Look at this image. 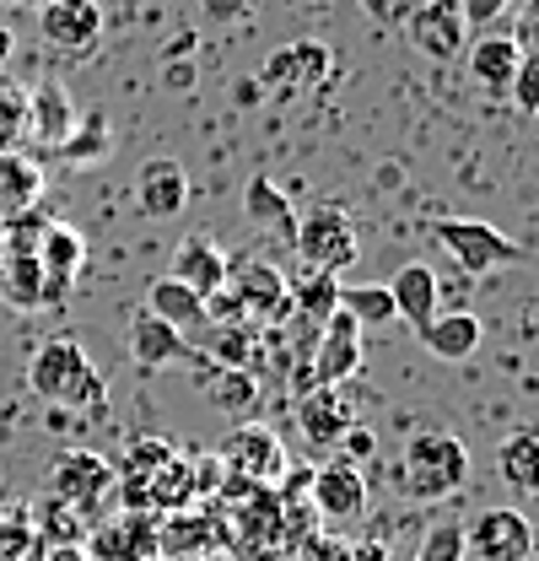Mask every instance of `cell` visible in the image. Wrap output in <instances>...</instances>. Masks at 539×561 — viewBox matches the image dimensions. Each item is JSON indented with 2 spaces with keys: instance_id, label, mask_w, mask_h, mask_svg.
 Masks as SVG:
<instances>
[{
  "instance_id": "obj_37",
  "label": "cell",
  "mask_w": 539,
  "mask_h": 561,
  "mask_svg": "<svg viewBox=\"0 0 539 561\" xmlns=\"http://www.w3.org/2000/svg\"><path fill=\"white\" fill-rule=\"evenodd\" d=\"M372 454H378V437H372V432H367V426L356 421V426H351V432L340 437V459H351V465H367Z\"/></svg>"
},
{
  "instance_id": "obj_2",
  "label": "cell",
  "mask_w": 539,
  "mask_h": 561,
  "mask_svg": "<svg viewBox=\"0 0 539 561\" xmlns=\"http://www.w3.org/2000/svg\"><path fill=\"white\" fill-rule=\"evenodd\" d=\"M27 389L55 400V405H76V411H108L103 394V373L87 362V351L76 346L70 335H55L33 351L27 362Z\"/></svg>"
},
{
  "instance_id": "obj_15",
  "label": "cell",
  "mask_w": 539,
  "mask_h": 561,
  "mask_svg": "<svg viewBox=\"0 0 539 561\" xmlns=\"http://www.w3.org/2000/svg\"><path fill=\"white\" fill-rule=\"evenodd\" d=\"M297 421H302V437L313 448H335L340 437L356 426V405H351V394L340 383H313V389H302Z\"/></svg>"
},
{
  "instance_id": "obj_34",
  "label": "cell",
  "mask_w": 539,
  "mask_h": 561,
  "mask_svg": "<svg viewBox=\"0 0 539 561\" xmlns=\"http://www.w3.org/2000/svg\"><path fill=\"white\" fill-rule=\"evenodd\" d=\"M507 11H513V0H459V16L470 33H491Z\"/></svg>"
},
{
  "instance_id": "obj_40",
  "label": "cell",
  "mask_w": 539,
  "mask_h": 561,
  "mask_svg": "<svg viewBox=\"0 0 539 561\" xmlns=\"http://www.w3.org/2000/svg\"><path fill=\"white\" fill-rule=\"evenodd\" d=\"M11 49H16V33H11V27H0V70L11 66Z\"/></svg>"
},
{
  "instance_id": "obj_35",
  "label": "cell",
  "mask_w": 539,
  "mask_h": 561,
  "mask_svg": "<svg viewBox=\"0 0 539 561\" xmlns=\"http://www.w3.org/2000/svg\"><path fill=\"white\" fill-rule=\"evenodd\" d=\"M507 92H513V103H518V108L535 119V114H539V60H529V55H524V60H518V76H513V87H507Z\"/></svg>"
},
{
  "instance_id": "obj_43",
  "label": "cell",
  "mask_w": 539,
  "mask_h": 561,
  "mask_svg": "<svg viewBox=\"0 0 539 561\" xmlns=\"http://www.w3.org/2000/svg\"><path fill=\"white\" fill-rule=\"evenodd\" d=\"M157 561H195V557H157Z\"/></svg>"
},
{
  "instance_id": "obj_19",
  "label": "cell",
  "mask_w": 539,
  "mask_h": 561,
  "mask_svg": "<svg viewBox=\"0 0 539 561\" xmlns=\"http://www.w3.org/2000/svg\"><path fill=\"white\" fill-rule=\"evenodd\" d=\"M22 130H33L38 140H49V146H60V140L76 130V103H70L66 81H38L27 98H22Z\"/></svg>"
},
{
  "instance_id": "obj_39",
  "label": "cell",
  "mask_w": 539,
  "mask_h": 561,
  "mask_svg": "<svg viewBox=\"0 0 539 561\" xmlns=\"http://www.w3.org/2000/svg\"><path fill=\"white\" fill-rule=\"evenodd\" d=\"M205 16H216V22H238V16H249V0H200Z\"/></svg>"
},
{
  "instance_id": "obj_32",
  "label": "cell",
  "mask_w": 539,
  "mask_h": 561,
  "mask_svg": "<svg viewBox=\"0 0 539 561\" xmlns=\"http://www.w3.org/2000/svg\"><path fill=\"white\" fill-rule=\"evenodd\" d=\"M114 146V136H108V114L98 108V114H87V119H76V130H70L55 151L66 157V162H92V157H103Z\"/></svg>"
},
{
  "instance_id": "obj_6",
  "label": "cell",
  "mask_w": 539,
  "mask_h": 561,
  "mask_svg": "<svg viewBox=\"0 0 539 561\" xmlns=\"http://www.w3.org/2000/svg\"><path fill=\"white\" fill-rule=\"evenodd\" d=\"M362 356H367V341H362V324L335 308L324 324H319V341H313V356H308V389L313 383H351L362 373Z\"/></svg>"
},
{
  "instance_id": "obj_30",
  "label": "cell",
  "mask_w": 539,
  "mask_h": 561,
  "mask_svg": "<svg viewBox=\"0 0 539 561\" xmlns=\"http://www.w3.org/2000/svg\"><path fill=\"white\" fill-rule=\"evenodd\" d=\"M340 308H345L362 330L394 324V297H389V286H340Z\"/></svg>"
},
{
  "instance_id": "obj_33",
  "label": "cell",
  "mask_w": 539,
  "mask_h": 561,
  "mask_svg": "<svg viewBox=\"0 0 539 561\" xmlns=\"http://www.w3.org/2000/svg\"><path fill=\"white\" fill-rule=\"evenodd\" d=\"M415 561H470V551H465V518H432V529L421 535Z\"/></svg>"
},
{
  "instance_id": "obj_13",
  "label": "cell",
  "mask_w": 539,
  "mask_h": 561,
  "mask_svg": "<svg viewBox=\"0 0 539 561\" xmlns=\"http://www.w3.org/2000/svg\"><path fill=\"white\" fill-rule=\"evenodd\" d=\"M38 33L60 55H87L103 38V0H49V5H38Z\"/></svg>"
},
{
  "instance_id": "obj_11",
  "label": "cell",
  "mask_w": 539,
  "mask_h": 561,
  "mask_svg": "<svg viewBox=\"0 0 539 561\" xmlns=\"http://www.w3.org/2000/svg\"><path fill=\"white\" fill-rule=\"evenodd\" d=\"M221 465L232 470V476H243L249 486H265V481H280L286 476V448H280V437L260 426V421H243L227 443H221Z\"/></svg>"
},
{
  "instance_id": "obj_44",
  "label": "cell",
  "mask_w": 539,
  "mask_h": 561,
  "mask_svg": "<svg viewBox=\"0 0 539 561\" xmlns=\"http://www.w3.org/2000/svg\"><path fill=\"white\" fill-rule=\"evenodd\" d=\"M524 5H535V0H524Z\"/></svg>"
},
{
  "instance_id": "obj_12",
  "label": "cell",
  "mask_w": 539,
  "mask_h": 561,
  "mask_svg": "<svg viewBox=\"0 0 539 561\" xmlns=\"http://www.w3.org/2000/svg\"><path fill=\"white\" fill-rule=\"evenodd\" d=\"M44 486H49L55 502H70V507L92 513V502H103V496L114 491V470H108L98 454H87V448H66V454L49 465Z\"/></svg>"
},
{
  "instance_id": "obj_25",
  "label": "cell",
  "mask_w": 539,
  "mask_h": 561,
  "mask_svg": "<svg viewBox=\"0 0 539 561\" xmlns=\"http://www.w3.org/2000/svg\"><path fill=\"white\" fill-rule=\"evenodd\" d=\"M496 476L518 496H539V426H518L496 448Z\"/></svg>"
},
{
  "instance_id": "obj_31",
  "label": "cell",
  "mask_w": 539,
  "mask_h": 561,
  "mask_svg": "<svg viewBox=\"0 0 539 561\" xmlns=\"http://www.w3.org/2000/svg\"><path fill=\"white\" fill-rule=\"evenodd\" d=\"M210 367H249L254 373V324H210Z\"/></svg>"
},
{
  "instance_id": "obj_5",
  "label": "cell",
  "mask_w": 539,
  "mask_h": 561,
  "mask_svg": "<svg viewBox=\"0 0 539 561\" xmlns=\"http://www.w3.org/2000/svg\"><path fill=\"white\" fill-rule=\"evenodd\" d=\"M227 291L238 297L243 319L260 330V324H286L291 319V280L280 276L270 260H227Z\"/></svg>"
},
{
  "instance_id": "obj_16",
  "label": "cell",
  "mask_w": 539,
  "mask_h": 561,
  "mask_svg": "<svg viewBox=\"0 0 539 561\" xmlns=\"http://www.w3.org/2000/svg\"><path fill=\"white\" fill-rule=\"evenodd\" d=\"M125 351H130V362L140 373H157V367H173V362H184V356H195V346L173 330V324H162L157 313H135L130 330H125Z\"/></svg>"
},
{
  "instance_id": "obj_20",
  "label": "cell",
  "mask_w": 539,
  "mask_h": 561,
  "mask_svg": "<svg viewBox=\"0 0 539 561\" xmlns=\"http://www.w3.org/2000/svg\"><path fill=\"white\" fill-rule=\"evenodd\" d=\"M518 60H524V49L507 33H474L470 49H465V66H470L474 87H485V92H507L513 76H518Z\"/></svg>"
},
{
  "instance_id": "obj_24",
  "label": "cell",
  "mask_w": 539,
  "mask_h": 561,
  "mask_svg": "<svg viewBox=\"0 0 539 561\" xmlns=\"http://www.w3.org/2000/svg\"><path fill=\"white\" fill-rule=\"evenodd\" d=\"M485 341V324L465 313V308H448V313H437L426 330H421V346L432 351L437 362H470L474 351Z\"/></svg>"
},
{
  "instance_id": "obj_18",
  "label": "cell",
  "mask_w": 539,
  "mask_h": 561,
  "mask_svg": "<svg viewBox=\"0 0 539 561\" xmlns=\"http://www.w3.org/2000/svg\"><path fill=\"white\" fill-rule=\"evenodd\" d=\"M335 70V55L324 38H297L265 60V87H319Z\"/></svg>"
},
{
  "instance_id": "obj_7",
  "label": "cell",
  "mask_w": 539,
  "mask_h": 561,
  "mask_svg": "<svg viewBox=\"0 0 539 561\" xmlns=\"http://www.w3.org/2000/svg\"><path fill=\"white\" fill-rule=\"evenodd\" d=\"M410 44L421 60H437V66H454L465 49H470V27L459 16V0H421L404 22Z\"/></svg>"
},
{
  "instance_id": "obj_28",
  "label": "cell",
  "mask_w": 539,
  "mask_h": 561,
  "mask_svg": "<svg viewBox=\"0 0 539 561\" xmlns=\"http://www.w3.org/2000/svg\"><path fill=\"white\" fill-rule=\"evenodd\" d=\"M38 195H44L38 162L5 151V157H0V216H27V210L38 206Z\"/></svg>"
},
{
  "instance_id": "obj_26",
  "label": "cell",
  "mask_w": 539,
  "mask_h": 561,
  "mask_svg": "<svg viewBox=\"0 0 539 561\" xmlns=\"http://www.w3.org/2000/svg\"><path fill=\"white\" fill-rule=\"evenodd\" d=\"M200 389H205V400H210L221 416H249V411L265 400L260 373H249V367H210Z\"/></svg>"
},
{
  "instance_id": "obj_17",
  "label": "cell",
  "mask_w": 539,
  "mask_h": 561,
  "mask_svg": "<svg viewBox=\"0 0 539 561\" xmlns=\"http://www.w3.org/2000/svg\"><path fill=\"white\" fill-rule=\"evenodd\" d=\"M227 260H232V254H221L205 232H190V238H179L173 271H168V276L179 280V286H190L195 297H210V291L227 286Z\"/></svg>"
},
{
  "instance_id": "obj_3",
  "label": "cell",
  "mask_w": 539,
  "mask_h": 561,
  "mask_svg": "<svg viewBox=\"0 0 539 561\" xmlns=\"http://www.w3.org/2000/svg\"><path fill=\"white\" fill-rule=\"evenodd\" d=\"M291 243H297V254H302V265H308V271H330V276L351 271V265L362 260L356 221H351V210L340 206V201H324V206L302 210V216H297Z\"/></svg>"
},
{
  "instance_id": "obj_38",
  "label": "cell",
  "mask_w": 539,
  "mask_h": 561,
  "mask_svg": "<svg viewBox=\"0 0 539 561\" xmlns=\"http://www.w3.org/2000/svg\"><path fill=\"white\" fill-rule=\"evenodd\" d=\"M513 38H518V49H524L529 60H539V0L535 5H524V22H518Z\"/></svg>"
},
{
  "instance_id": "obj_10",
  "label": "cell",
  "mask_w": 539,
  "mask_h": 561,
  "mask_svg": "<svg viewBox=\"0 0 539 561\" xmlns=\"http://www.w3.org/2000/svg\"><path fill=\"white\" fill-rule=\"evenodd\" d=\"M38 265H44V308H60L76 280H81V265H87V243L81 232L66 227V221H44L38 232Z\"/></svg>"
},
{
  "instance_id": "obj_8",
  "label": "cell",
  "mask_w": 539,
  "mask_h": 561,
  "mask_svg": "<svg viewBox=\"0 0 539 561\" xmlns=\"http://www.w3.org/2000/svg\"><path fill=\"white\" fill-rule=\"evenodd\" d=\"M313 507L330 529H345V524H362L367 518V476L362 465L351 459H330L324 470H313Z\"/></svg>"
},
{
  "instance_id": "obj_29",
  "label": "cell",
  "mask_w": 539,
  "mask_h": 561,
  "mask_svg": "<svg viewBox=\"0 0 539 561\" xmlns=\"http://www.w3.org/2000/svg\"><path fill=\"white\" fill-rule=\"evenodd\" d=\"M340 308V276H330V271H308V280L291 291V319L297 324H324L330 313Z\"/></svg>"
},
{
  "instance_id": "obj_14",
  "label": "cell",
  "mask_w": 539,
  "mask_h": 561,
  "mask_svg": "<svg viewBox=\"0 0 539 561\" xmlns=\"http://www.w3.org/2000/svg\"><path fill=\"white\" fill-rule=\"evenodd\" d=\"M135 206H140V216H151V221L184 216V206H190V173H184V162L179 157H151L135 173Z\"/></svg>"
},
{
  "instance_id": "obj_27",
  "label": "cell",
  "mask_w": 539,
  "mask_h": 561,
  "mask_svg": "<svg viewBox=\"0 0 539 561\" xmlns=\"http://www.w3.org/2000/svg\"><path fill=\"white\" fill-rule=\"evenodd\" d=\"M243 210H249V221H260V227L280 232V238L297 232V206L286 201V190H280L270 173H254V179L243 184Z\"/></svg>"
},
{
  "instance_id": "obj_42",
  "label": "cell",
  "mask_w": 539,
  "mask_h": 561,
  "mask_svg": "<svg viewBox=\"0 0 539 561\" xmlns=\"http://www.w3.org/2000/svg\"><path fill=\"white\" fill-rule=\"evenodd\" d=\"M524 561H539V535H535V546H529V557H524Z\"/></svg>"
},
{
  "instance_id": "obj_21",
  "label": "cell",
  "mask_w": 539,
  "mask_h": 561,
  "mask_svg": "<svg viewBox=\"0 0 539 561\" xmlns=\"http://www.w3.org/2000/svg\"><path fill=\"white\" fill-rule=\"evenodd\" d=\"M162 546H157V524L151 518H114L103 529H92V561H157Z\"/></svg>"
},
{
  "instance_id": "obj_22",
  "label": "cell",
  "mask_w": 539,
  "mask_h": 561,
  "mask_svg": "<svg viewBox=\"0 0 539 561\" xmlns=\"http://www.w3.org/2000/svg\"><path fill=\"white\" fill-rule=\"evenodd\" d=\"M389 297H394V319H404L415 335L437 319V297H443V286H437V271L432 265H404L400 276L389 280Z\"/></svg>"
},
{
  "instance_id": "obj_23",
  "label": "cell",
  "mask_w": 539,
  "mask_h": 561,
  "mask_svg": "<svg viewBox=\"0 0 539 561\" xmlns=\"http://www.w3.org/2000/svg\"><path fill=\"white\" fill-rule=\"evenodd\" d=\"M146 313H157L162 324H173L184 341L200 335V330H210V319H205V297H195L190 286H179L173 276H157L151 286H146Z\"/></svg>"
},
{
  "instance_id": "obj_36",
  "label": "cell",
  "mask_w": 539,
  "mask_h": 561,
  "mask_svg": "<svg viewBox=\"0 0 539 561\" xmlns=\"http://www.w3.org/2000/svg\"><path fill=\"white\" fill-rule=\"evenodd\" d=\"M356 5H362L378 27H404V22H410V11H415L421 0H356Z\"/></svg>"
},
{
  "instance_id": "obj_4",
  "label": "cell",
  "mask_w": 539,
  "mask_h": 561,
  "mask_svg": "<svg viewBox=\"0 0 539 561\" xmlns=\"http://www.w3.org/2000/svg\"><path fill=\"white\" fill-rule=\"evenodd\" d=\"M437 243L459 260V271L485 276V271H507V265H524V243H513L502 227L480 221V216H443L437 221Z\"/></svg>"
},
{
  "instance_id": "obj_1",
  "label": "cell",
  "mask_w": 539,
  "mask_h": 561,
  "mask_svg": "<svg viewBox=\"0 0 539 561\" xmlns=\"http://www.w3.org/2000/svg\"><path fill=\"white\" fill-rule=\"evenodd\" d=\"M470 486V448L443 432V426H426V432H410L400 454V491L410 502H443L454 491Z\"/></svg>"
},
{
  "instance_id": "obj_41",
  "label": "cell",
  "mask_w": 539,
  "mask_h": 561,
  "mask_svg": "<svg viewBox=\"0 0 539 561\" xmlns=\"http://www.w3.org/2000/svg\"><path fill=\"white\" fill-rule=\"evenodd\" d=\"M49 561H87V557H81V546H55Z\"/></svg>"
},
{
  "instance_id": "obj_9",
  "label": "cell",
  "mask_w": 539,
  "mask_h": 561,
  "mask_svg": "<svg viewBox=\"0 0 539 561\" xmlns=\"http://www.w3.org/2000/svg\"><path fill=\"white\" fill-rule=\"evenodd\" d=\"M535 546V524L518 507H485L465 529V551L474 561H524Z\"/></svg>"
}]
</instances>
